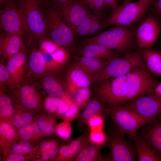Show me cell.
I'll return each mask as SVG.
<instances>
[{
	"label": "cell",
	"instance_id": "cell-1",
	"mask_svg": "<svg viewBox=\"0 0 161 161\" xmlns=\"http://www.w3.org/2000/svg\"><path fill=\"white\" fill-rule=\"evenodd\" d=\"M116 26L84 39L83 44H97L112 50L123 56L132 52L137 45L135 32L138 26Z\"/></svg>",
	"mask_w": 161,
	"mask_h": 161
},
{
	"label": "cell",
	"instance_id": "cell-2",
	"mask_svg": "<svg viewBox=\"0 0 161 161\" xmlns=\"http://www.w3.org/2000/svg\"><path fill=\"white\" fill-rule=\"evenodd\" d=\"M139 49L112 59L94 77L93 82L100 83L109 78L126 75L137 67L144 64Z\"/></svg>",
	"mask_w": 161,
	"mask_h": 161
},
{
	"label": "cell",
	"instance_id": "cell-3",
	"mask_svg": "<svg viewBox=\"0 0 161 161\" xmlns=\"http://www.w3.org/2000/svg\"><path fill=\"white\" fill-rule=\"evenodd\" d=\"M159 82L145 64L135 68L126 75V103L151 93Z\"/></svg>",
	"mask_w": 161,
	"mask_h": 161
},
{
	"label": "cell",
	"instance_id": "cell-4",
	"mask_svg": "<svg viewBox=\"0 0 161 161\" xmlns=\"http://www.w3.org/2000/svg\"><path fill=\"white\" fill-rule=\"evenodd\" d=\"M149 6L138 1L125 2L113 9L107 19V26H129L143 19Z\"/></svg>",
	"mask_w": 161,
	"mask_h": 161
},
{
	"label": "cell",
	"instance_id": "cell-5",
	"mask_svg": "<svg viewBox=\"0 0 161 161\" xmlns=\"http://www.w3.org/2000/svg\"><path fill=\"white\" fill-rule=\"evenodd\" d=\"M47 36L58 46L66 49L74 43L75 33L60 16L58 10L49 9L46 16Z\"/></svg>",
	"mask_w": 161,
	"mask_h": 161
},
{
	"label": "cell",
	"instance_id": "cell-6",
	"mask_svg": "<svg viewBox=\"0 0 161 161\" xmlns=\"http://www.w3.org/2000/svg\"><path fill=\"white\" fill-rule=\"evenodd\" d=\"M108 112L115 127L131 138L141 127L153 121L139 115L122 105L111 107Z\"/></svg>",
	"mask_w": 161,
	"mask_h": 161
},
{
	"label": "cell",
	"instance_id": "cell-7",
	"mask_svg": "<svg viewBox=\"0 0 161 161\" xmlns=\"http://www.w3.org/2000/svg\"><path fill=\"white\" fill-rule=\"evenodd\" d=\"M37 0H21V9L32 35L39 40L47 38V25Z\"/></svg>",
	"mask_w": 161,
	"mask_h": 161
},
{
	"label": "cell",
	"instance_id": "cell-8",
	"mask_svg": "<svg viewBox=\"0 0 161 161\" xmlns=\"http://www.w3.org/2000/svg\"><path fill=\"white\" fill-rule=\"evenodd\" d=\"M126 75L109 78L100 83L96 90L99 98L111 107L125 103Z\"/></svg>",
	"mask_w": 161,
	"mask_h": 161
},
{
	"label": "cell",
	"instance_id": "cell-9",
	"mask_svg": "<svg viewBox=\"0 0 161 161\" xmlns=\"http://www.w3.org/2000/svg\"><path fill=\"white\" fill-rule=\"evenodd\" d=\"M125 133L116 127L109 133L108 146L111 160L114 161H136L137 153L134 142L125 138Z\"/></svg>",
	"mask_w": 161,
	"mask_h": 161
},
{
	"label": "cell",
	"instance_id": "cell-10",
	"mask_svg": "<svg viewBox=\"0 0 161 161\" xmlns=\"http://www.w3.org/2000/svg\"><path fill=\"white\" fill-rule=\"evenodd\" d=\"M0 26L5 32L21 35L30 33L25 19L21 8L8 4L0 11Z\"/></svg>",
	"mask_w": 161,
	"mask_h": 161
},
{
	"label": "cell",
	"instance_id": "cell-11",
	"mask_svg": "<svg viewBox=\"0 0 161 161\" xmlns=\"http://www.w3.org/2000/svg\"><path fill=\"white\" fill-rule=\"evenodd\" d=\"M122 105L139 115L152 121L161 119V99L152 93Z\"/></svg>",
	"mask_w": 161,
	"mask_h": 161
},
{
	"label": "cell",
	"instance_id": "cell-12",
	"mask_svg": "<svg viewBox=\"0 0 161 161\" xmlns=\"http://www.w3.org/2000/svg\"><path fill=\"white\" fill-rule=\"evenodd\" d=\"M161 32L160 22L151 14L138 25L135 32L137 46L140 49L152 48Z\"/></svg>",
	"mask_w": 161,
	"mask_h": 161
},
{
	"label": "cell",
	"instance_id": "cell-13",
	"mask_svg": "<svg viewBox=\"0 0 161 161\" xmlns=\"http://www.w3.org/2000/svg\"><path fill=\"white\" fill-rule=\"evenodd\" d=\"M27 52H21L7 60L6 66L9 75L8 89L13 90L19 88L23 83L28 68Z\"/></svg>",
	"mask_w": 161,
	"mask_h": 161
},
{
	"label": "cell",
	"instance_id": "cell-14",
	"mask_svg": "<svg viewBox=\"0 0 161 161\" xmlns=\"http://www.w3.org/2000/svg\"><path fill=\"white\" fill-rule=\"evenodd\" d=\"M58 11L61 18L75 33L79 24L91 12L82 0H73L59 7Z\"/></svg>",
	"mask_w": 161,
	"mask_h": 161
},
{
	"label": "cell",
	"instance_id": "cell-15",
	"mask_svg": "<svg viewBox=\"0 0 161 161\" xmlns=\"http://www.w3.org/2000/svg\"><path fill=\"white\" fill-rule=\"evenodd\" d=\"M18 103L31 111L39 110L41 107V95L36 88L28 84H22L16 89Z\"/></svg>",
	"mask_w": 161,
	"mask_h": 161
},
{
	"label": "cell",
	"instance_id": "cell-16",
	"mask_svg": "<svg viewBox=\"0 0 161 161\" xmlns=\"http://www.w3.org/2000/svg\"><path fill=\"white\" fill-rule=\"evenodd\" d=\"M94 77L82 69L75 63L68 69L66 75L67 87L68 92L75 94L80 89L89 87L93 82Z\"/></svg>",
	"mask_w": 161,
	"mask_h": 161
},
{
	"label": "cell",
	"instance_id": "cell-17",
	"mask_svg": "<svg viewBox=\"0 0 161 161\" xmlns=\"http://www.w3.org/2000/svg\"><path fill=\"white\" fill-rule=\"evenodd\" d=\"M136 134L161 154V119L144 125L138 130Z\"/></svg>",
	"mask_w": 161,
	"mask_h": 161
},
{
	"label": "cell",
	"instance_id": "cell-18",
	"mask_svg": "<svg viewBox=\"0 0 161 161\" xmlns=\"http://www.w3.org/2000/svg\"><path fill=\"white\" fill-rule=\"evenodd\" d=\"M21 36L5 32L0 37V54L2 59L8 60L21 52H27Z\"/></svg>",
	"mask_w": 161,
	"mask_h": 161
},
{
	"label": "cell",
	"instance_id": "cell-19",
	"mask_svg": "<svg viewBox=\"0 0 161 161\" xmlns=\"http://www.w3.org/2000/svg\"><path fill=\"white\" fill-rule=\"evenodd\" d=\"M87 134L85 132L72 141L67 145L59 149L58 155L55 160L58 161H72L75 158L89 141Z\"/></svg>",
	"mask_w": 161,
	"mask_h": 161
},
{
	"label": "cell",
	"instance_id": "cell-20",
	"mask_svg": "<svg viewBox=\"0 0 161 161\" xmlns=\"http://www.w3.org/2000/svg\"><path fill=\"white\" fill-rule=\"evenodd\" d=\"M83 45L78 51L81 56L108 60L120 57L115 52L100 45L92 44Z\"/></svg>",
	"mask_w": 161,
	"mask_h": 161
},
{
	"label": "cell",
	"instance_id": "cell-21",
	"mask_svg": "<svg viewBox=\"0 0 161 161\" xmlns=\"http://www.w3.org/2000/svg\"><path fill=\"white\" fill-rule=\"evenodd\" d=\"M131 138L135 145L138 161H161V154L151 147L137 134Z\"/></svg>",
	"mask_w": 161,
	"mask_h": 161
},
{
	"label": "cell",
	"instance_id": "cell-22",
	"mask_svg": "<svg viewBox=\"0 0 161 161\" xmlns=\"http://www.w3.org/2000/svg\"><path fill=\"white\" fill-rule=\"evenodd\" d=\"M145 67L152 75L161 77V50L140 49Z\"/></svg>",
	"mask_w": 161,
	"mask_h": 161
},
{
	"label": "cell",
	"instance_id": "cell-23",
	"mask_svg": "<svg viewBox=\"0 0 161 161\" xmlns=\"http://www.w3.org/2000/svg\"><path fill=\"white\" fill-rule=\"evenodd\" d=\"M18 138V132L13 125L3 120H0V149L4 156L11 145Z\"/></svg>",
	"mask_w": 161,
	"mask_h": 161
},
{
	"label": "cell",
	"instance_id": "cell-24",
	"mask_svg": "<svg viewBox=\"0 0 161 161\" xmlns=\"http://www.w3.org/2000/svg\"><path fill=\"white\" fill-rule=\"evenodd\" d=\"M28 69L33 76L36 78H40L48 74L44 56L39 49H33L30 53Z\"/></svg>",
	"mask_w": 161,
	"mask_h": 161
},
{
	"label": "cell",
	"instance_id": "cell-25",
	"mask_svg": "<svg viewBox=\"0 0 161 161\" xmlns=\"http://www.w3.org/2000/svg\"><path fill=\"white\" fill-rule=\"evenodd\" d=\"M44 91L49 96L63 98L71 96L60 82L52 74H48L40 78Z\"/></svg>",
	"mask_w": 161,
	"mask_h": 161
},
{
	"label": "cell",
	"instance_id": "cell-26",
	"mask_svg": "<svg viewBox=\"0 0 161 161\" xmlns=\"http://www.w3.org/2000/svg\"><path fill=\"white\" fill-rule=\"evenodd\" d=\"M103 101L99 99H93L88 102L86 107L80 115L78 124L83 127L87 124L88 120L96 114H100L104 116L107 112Z\"/></svg>",
	"mask_w": 161,
	"mask_h": 161
},
{
	"label": "cell",
	"instance_id": "cell-27",
	"mask_svg": "<svg viewBox=\"0 0 161 161\" xmlns=\"http://www.w3.org/2000/svg\"><path fill=\"white\" fill-rule=\"evenodd\" d=\"M111 60L81 56L77 58L75 63L88 74L94 77Z\"/></svg>",
	"mask_w": 161,
	"mask_h": 161
},
{
	"label": "cell",
	"instance_id": "cell-28",
	"mask_svg": "<svg viewBox=\"0 0 161 161\" xmlns=\"http://www.w3.org/2000/svg\"><path fill=\"white\" fill-rule=\"evenodd\" d=\"M102 146L95 144L89 140L75 158V161H103L106 160L101 155Z\"/></svg>",
	"mask_w": 161,
	"mask_h": 161
},
{
	"label": "cell",
	"instance_id": "cell-29",
	"mask_svg": "<svg viewBox=\"0 0 161 161\" xmlns=\"http://www.w3.org/2000/svg\"><path fill=\"white\" fill-rule=\"evenodd\" d=\"M14 106L15 113L8 122L13 125L15 129H19L32 122L34 118L32 111L17 103Z\"/></svg>",
	"mask_w": 161,
	"mask_h": 161
},
{
	"label": "cell",
	"instance_id": "cell-30",
	"mask_svg": "<svg viewBox=\"0 0 161 161\" xmlns=\"http://www.w3.org/2000/svg\"><path fill=\"white\" fill-rule=\"evenodd\" d=\"M21 141L30 142L37 140L44 135L41 132L35 122H32L20 128L17 131Z\"/></svg>",
	"mask_w": 161,
	"mask_h": 161
},
{
	"label": "cell",
	"instance_id": "cell-31",
	"mask_svg": "<svg viewBox=\"0 0 161 161\" xmlns=\"http://www.w3.org/2000/svg\"><path fill=\"white\" fill-rule=\"evenodd\" d=\"M35 122L44 136L53 135L55 132V120L51 115L42 114L38 116Z\"/></svg>",
	"mask_w": 161,
	"mask_h": 161
},
{
	"label": "cell",
	"instance_id": "cell-32",
	"mask_svg": "<svg viewBox=\"0 0 161 161\" xmlns=\"http://www.w3.org/2000/svg\"><path fill=\"white\" fill-rule=\"evenodd\" d=\"M15 112L14 105L11 98L4 93H0V119L9 122Z\"/></svg>",
	"mask_w": 161,
	"mask_h": 161
},
{
	"label": "cell",
	"instance_id": "cell-33",
	"mask_svg": "<svg viewBox=\"0 0 161 161\" xmlns=\"http://www.w3.org/2000/svg\"><path fill=\"white\" fill-rule=\"evenodd\" d=\"M58 143L55 140L45 141L41 143L39 146V150L41 155L39 160L47 161L55 158L58 152Z\"/></svg>",
	"mask_w": 161,
	"mask_h": 161
},
{
	"label": "cell",
	"instance_id": "cell-34",
	"mask_svg": "<svg viewBox=\"0 0 161 161\" xmlns=\"http://www.w3.org/2000/svg\"><path fill=\"white\" fill-rule=\"evenodd\" d=\"M76 94L73 100L80 109H84L90 101L91 91L89 87L80 89Z\"/></svg>",
	"mask_w": 161,
	"mask_h": 161
},
{
	"label": "cell",
	"instance_id": "cell-35",
	"mask_svg": "<svg viewBox=\"0 0 161 161\" xmlns=\"http://www.w3.org/2000/svg\"><path fill=\"white\" fill-rule=\"evenodd\" d=\"M106 26L107 20L105 19L103 15H95L90 24L88 37L99 34Z\"/></svg>",
	"mask_w": 161,
	"mask_h": 161
},
{
	"label": "cell",
	"instance_id": "cell-36",
	"mask_svg": "<svg viewBox=\"0 0 161 161\" xmlns=\"http://www.w3.org/2000/svg\"><path fill=\"white\" fill-rule=\"evenodd\" d=\"M95 14L90 12L78 26L75 34L81 38L88 37L90 27Z\"/></svg>",
	"mask_w": 161,
	"mask_h": 161
},
{
	"label": "cell",
	"instance_id": "cell-37",
	"mask_svg": "<svg viewBox=\"0 0 161 161\" xmlns=\"http://www.w3.org/2000/svg\"><path fill=\"white\" fill-rule=\"evenodd\" d=\"M70 122L64 120L57 125L55 132L61 138L66 140H69L72 134V129Z\"/></svg>",
	"mask_w": 161,
	"mask_h": 161
},
{
	"label": "cell",
	"instance_id": "cell-38",
	"mask_svg": "<svg viewBox=\"0 0 161 161\" xmlns=\"http://www.w3.org/2000/svg\"><path fill=\"white\" fill-rule=\"evenodd\" d=\"M95 15H103L107 8L103 0H82Z\"/></svg>",
	"mask_w": 161,
	"mask_h": 161
},
{
	"label": "cell",
	"instance_id": "cell-39",
	"mask_svg": "<svg viewBox=\"0 0 161 161\" xmlns=\"http://www.w3.org/2000/svg\"><path fill=\"white\" fill-rule=\"evenodd\" d=\"M89 137L92 143L100 145L103 146L107 140V137L103 130L90 131Z\"/></svg>",
	"mask_w": 161,
	"mask_h": 161
},
{
	"label": "cell",
	"instance_id": "cell-40",
	"mask_svg": "<svg viewBox=\"0 0 161 161\" xmlns=\"http://www.w3.org/2000/svg\"><path fill=\"white\" fill-rule=\"evenodd\" d=\"M9 75L6 66L2 62L0 64V92L4 93L8 89Z\"/></svg>",
	"mask_w": 161,
	"mask_h": 161
},
{
	"label": "cell",
	"instance_id": "cell-41",
	"mask_svg": "<svg viewBox=\"0 0 161 161\" xmlns=\"http://www.w3.org/2000/svg\"><path fill=\"white\" fill-rule=\"evenodd\" d=\"M73 102L71 97L60 98L59 104L55 113L57 116L63 118L64 114L69 109Z\"/></svg>",
	"mask_w": 161,
	"mask_h": 161
},
{
	"label": "cell",
	"instance_id": "cell-42",
	"mask_svg": "<svg viewBox=\"0 0 161 161\" xmlns=\"http://www.w3.org/2000/svg\"><path fill=\"white\" fill-rule=\"evenodd\" d=\"M60 97L49 96L45 99L44 107L46 111L51 114L55 113L59 104Z\"/></svg>",
	"mask_w": 161,
	"mask_h": 161
},
{
	"label": "cell",
	"instance_id": "cell-43",
	"mask_svg": "<svg viewBox=\"0 0 161 161\" xmlns=\"http://www.w3.org/2000/svg\"><path fill=\"white\" fill-rule=\"evenodd\" d=\"M104 116L100 114L95 115L88 121L87 124L90 131L103 130L104 124Z\"/></svg>",
	"mask_w": 161,
	"mask_h": 161
},
{
	"label": "cell",
	"instance_id": "cell-44",
	"mask_svg": "<svg viewBox=\"0 0 161 161\" xmlns=\"http://www.w3.org/2000/svg\"><path fill=\"white\" fill-rule=\"evenodd\" d=\"M80 110L74 101L64 114L63 118L64 120L69 122L73 120L78 116Z\"/></svg>",
	"mask_w": 161,
	"mask_h": 161
},
{
	"label": "cell",
	"instance_id": "cell-45",
	"mask_svg": "<svg viewBox=\"0 0 161 161\" xmlns=\"http://www.w3.org/2000/svg\"><path fill=\"white\" fill-rule=\"evenodd\" d=\"M32 154H29L28 156L15 154H9L5 155V160L6 161H23L29 160L32 157Z\"/></svg>",
	"mask_w": 161,
	"mask_h": 161
},
{
	"label": "cell",
	"instance_id": "cell-46",
	"mask_svg": "<svg viewBox=\"0 0 161 161\" xmlns=\"http://www.w3.org/2000/svg\"><path fill=\"white\" fill-rule=\"evenodd\" d=\"M154 10L151 14L159 22L161 21V0H155L153 5Z\"/></svg>",
	"mask_w": 161,
	"mask_h": 161
},
{
	"label": "cell",
	"instance_id": "cell-47",
	"mask_svg": "<svg viewBox=\"0 0 161 161\" xmlns=\"http://www.w3.org/2000/svg\"><path fill=\"white\" fill-rule=\"evenodd\" d=\"M107 8L115 9L118 6V0H103Z\"/></svg>",
	"mask_w": 161,
	"mask_h": 161
},
{
	"label": "cell",
	"instance_id": "cell-48",
	"mask_svg": "<svg viewBox=\"0 0 161 161\" xmlns=\"http://www.w3.org/2000/svg\"><path fill=\"white\" fill-rule=\"evenodd\" d=\"M73 0H52L56 4H57L59 7L71 2Z\"/></svg>",
	"mask_w": 161,
	"mask_h": 161
},
{
	"label": "cell",
	"instance_id": "cell-49",
	"mask_svg": "<svg viewBox=\"0 0 161 161\" xmlns=\"http://www.w3.org/2000/svg\"><path fill=\"white\" fill-rule=\"evenodd\" d=\"M141 2L148 6H153L154 4L155 0H138Z\"/></svg>",
	"mask_w": 161,
	"mask_h": 161
},
{
	"label": "cell",
	"instance_id": "cell-50",
	"mask_svg": "<svg viewBox=\"0 0 161 161\" xmlns=\"http://www.w3.org/2000/svg\"><path fill=\"white\" fill-rule=\"evenodd\" d=\"M121 0L123 1L124 2L126 1H131V0Z\"/></svg>",
	"mask_w": 161,
	"mask_h": 161
},
{
	"label": "cell",
	"instance_id": "cell-51",
	"mask_svg": "<svg viewBox=\"0 0 161 161\" xmlns=\"http://www.w3.org/2000/svg\"><path fill=\"white\" fill-rule=\"evenodd\" d=\"M39 2V1H41V0H37Z\"/></svg>",
	"mask_w": 161,
	"mask_h": 161
}]
</instances>
